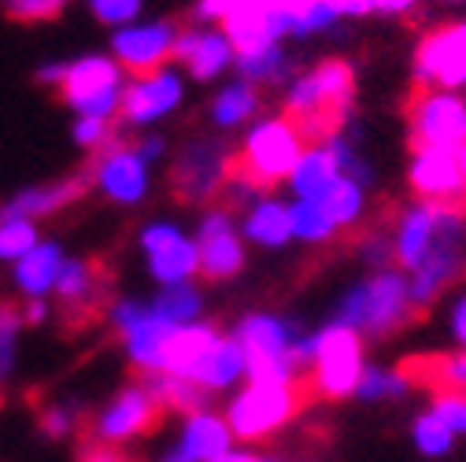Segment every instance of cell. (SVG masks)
I'll use <instances>...</instances> for the list:
<instances>
[{
  "mask_svg": "<svg viewBox=\"0 0 466 462\" xmlns=\"http://www.w3.org/2000/svg\"><path fill=\"white\" fill-rule=\"evenodd\" d=\"M141 8H145V0H89V12L96 23L111 26V30H123L130 23L141 19Z\"/></svg>",
  "mask_w": 466,
  "mask_h": 462,
  "instance_id": "obj_41",
  "label": "cell"
},
{
  "mask_svg": "<svg viewBox=\"0 0 466 462\" xmlns=\"http://www.w3.org/2000/svg\"><path fill=\"white\" fill-rule=\"evenodd\" d=\"M64 248L56 241H37V248H30L19 263H15V285L30 300H45L48 293H56V281L64 274Z\"/></svg>",
  "mask_w": 466,
  "mask_h": 462,
  "instance_id": "obj_27",
  "label": "cell"
},
{
  "mask_svg": "<svg viewBox=\"0 0 466 462\" xmlns=\"http://www.w3.org/2000/svg\"><path fill=\"white\" fill-rule=\"evenodd\" d=\"M448 336L455 340V348H466V288H459V293L448 300Z\"/></svg>",
  "mask_w": 466,
  "mask_h": 462,
  "instance_id": "obj_48",
  "label": "cell"
},
{
  "mask_svg": "<svg viewBox=\"0 0 466 462\" xmlns=\"http://www.w3.org/2000/svg\"><path fill=\"white\" fill-rule=\"evenodd\" d=\"M322 207H326V215L337 222V229L344 234V229H356L363 218H367V186H360L356 178H337L329 189H326V196L319 200Z\"/></svg>",
  "mask_w": 466,
  "mask_h": 462,
  "instance_id": "obj_34",
  "label": "cell"
},
{
  "mask_svg": "<svg viewBox=\"0 0 466 462\" xmlns=\"http://www.w3.org/2000/svg\"><path fill=\"white\" fill-rule=\"evenodd\" d=\"M419 8V0H370V15H407V12H415Z\"/></svg>",
  "mask_w": 466,
  "mask_h": 462,
  "instance_id": "obj_50",
  "label": "cell"
},
{
  "mask_svg": "<svg viewBox=\"0 0 466 462\" xmlns=\"http://www.w3.org/2000/svg\"><path fill=\"white\" fill-rule=\"evenodd\" d=\"M459 163H462V175H466V148H459Z\"/></svg>",
  "mask_w": 466,
  "mask_h": 462,
  "instance_id": "obj_57",
  "label": "cell"
},
{
  "mask_svg": "<svg viewBox=\"0 0 466 462\" xmlns=\"http://www.w3.org/2000/svg\"><path fill=\"white\" fill-rule=\"evenodd\" d=\"M337 237H340V229L319 200H293V241L311 245V248H326Z\"/></svg>",
  "mask_w": 466,
  "mask_h": 462,
  "instance_id": "obj_35",
  "label": "cell"
},
{
  "mask_svg": "<svg viewBox=\"0 0 466 462\" xmlns=\"http://www.w3.org/2000/svg\"><path fill=\"white\" fill-rule=\"evenodd\" d=\"M233 170H238V152L218 137H200L189 141L174 163V189L186 204L208 207L215 196H222Z\"/></svg>",
  "mask_w": 466,
  "mask_h": 462,
  "instance_id": "obj_10",
  "label": "cell"
},
{
  "mask_svg": "<svg viewBox=\"0 0 466 462\" xmlns=\"http://www.w3.org/2000/svg\"><path fill=\"white\" fill-rule=\"evenodd\" d=\"M23 326V315L8 304H0V377H8L15 363V333Z\"/></svg>",
  "mask_w": 466,
  "mask_h": 462,
  "instance_id": "obj_46",
  "label": "cell"
},
{
  "mask_svg": "<svg viewBox=\"0 0 466 462\" xmlns=\"http://www.w3.org/2000/svg\"><path fill=\"white\" fill-rule=\"evenodd\" d=\"M233 447H238V437H233L226 415L211 407L186 415L178 429V444H174V451H182L189 462H211Z\"/></svg>",
  "mask_w": 466,
  "mask_h": 462,
  "instance_id": "obj_23",
  "label": "cell"
},
{
  "mask_svg": "<svg viewBox=\"0 0 466 462\" xmlns=\"http://www.w3.org/2000/svg\"><path fill=\"white\" fill-rule=\"evenodd\" d=\"M134 148H137V156H141L148 166H152V163H159V159L167 156V141H163L159 134H145V137H141Z\"/></svg>",
  "mask_w": 466,
  "mask_h": 462,
  "instance_id": "obj_49",
  "label": "cell"
},
{
  "mask_svg": "<svg viewBox=\"0 0 466 462\" xmlns=\"http://www.w3.org/2000/svg\"><path fill=\"white\" fill-rule=\"evenodd\" d=\"M415 315L419 307L411 300V285L400 266L370 270L356 285H348L333 307V322L356 329L363 340H385L400 333Z\"/></svg>",
  "mask_w": 466,
  "mask_h": 462,
  "instance_id": "obj_2",
  "label": "cell"
},
{
  "mask_svg": "<svg viewBox=\"0 0 466 462\" xmlns=\"http://www.w3.org/2000/svg\"><path fill=\"white\" fill-rule=\"evenodd\" d=\"M148 163L137 156L134 145L115 137L107 148L96 152V163H93V186L111 200V204H123V207H134L148 196V186H152V175H148Z\"/></svg>",
  "mask_w": 466,
  "mask_h": 462,
  "instance_id": "obj_17",
  "label": "cell"
},
{
  "mask_svg": "<svg viewBox=\"0 0 466 462\" xmlns=\"http://www.w3.org/2000/svg\"><path fill=\"white\" fill-rule=\"evenodd\" d=\"M56 296L64 300L67 311H89L100 296V270L86 259H67L60 281H56Z\"/></svg>",
  "mask_w": 466,
  "mask_h": 462,
  "instance_id": "obj_33",
  "label": "cell"
},
{
  "mask_svg": "<svg viewBox=\"0 0 466 462\" xmlns=\"http://www.w3.org/2000/svg\"><path fill=\"white\" fill-rule=\"evenodd\" d=\"M145 388L152 392V399L159 403V411H178L182 418L193 415V411H204L211 407V392H204L197 381L189 377H178V374H148L141 377Z\"/></svg>",
  "mask_w": 466,
  "mask_h": 462,
  "instance_id": "obj_30",
  "label": "cell"
},
{
  "mask_svg": "<svg viewBox=\"0 0 466 462\" xmlns=\"http://www.w3.org/2000/svg\"><path fill=\"white\" fill-rule=\"evenodd\" d=\"M248 462H274V458H267V455H259V451H252V458Z\"/></svg>",
  "mask_w": 466,
  "mask_h": 462,
  "instance_id": "obj_56",
  "label": "cell"
},
{
  "mask_svg": "<svg viewBox=\"0 0 466 462\" xmlns=\"http://www.w3.org/2000/svg\"><path fill=\"white\" fill-rule=\"evenodd\" d=\"M415 374L403 367H385V363H367L360 385H356V399L360 403H396L411 392Z\"/></svg>",
  "mask_w": 466,
  "mask_h": 462,
  "instance_id": "obj_32",
  "label": "cell"
},
{
  "mask_svg": "<svg viewBox=\"0 0 466 462\" xmlns=\"http://www.w3.org/2000/svg\"><path fill=\"white\" fill-rule=\"evenodd\" d=\"M422 377L437 392H466V348L430 359V367H422Z\"/></svg>",
  "mask_w": 466,
  "mask_h": 462,
  "instance_id": "obj_39",
  "label": "cell"
},
{
  "mask_svg": "<svg viewBox=\"0 0 466 462\" xmlns=\"http://www.w3.org/2000/svg\"><path fill=\"white\" fill-rule=\"evenodd\" d=\"M174 64H178L193 82H215L238 64V45L229 41L222 26H189L178 34L174 45Z\"/></svg>",
  "mask_w": 466,
  "mask_h": 462,
  "instance_id": "obj_18",
  "label": "cell"
},
{
  "mask_svg": "<svg viewBox=\"0 0 466 462\" xmlns=\"http://www.w3.org/2000/svg\"><path fill=\"white\" fill-rule=\"evenodd\" d=\"M419 89H455L466 93V19L430 30L415 52Z\"/></svg>",
  "mask_w": 466,
  "mask_h": 462,
  "instance_id": "obj_12",
  "label": "cell"
},
{
  "mask_svg": "<svg viewBox=\"0 0 466 462\" xmlns=\"http://www.w3.org/2000/svg\"><path fill=\"white\" fill-rule=\"evenodd\" d=\"M304 385L300 381H245L226 399V422L241 447L263 444L274 433H281L300 415Z\"/></svg>",
  "mask_w": 466,
  "mask_h": 462,
  "instance_id": "obj_4",
  "label": "cell"
},
{
  "mask_svg": "<svg viewBox=\"0 0 466 462\" xmlns=\"http://www.w3.org/2000/svg\"><path fill=\"white\" fill-rule=\"evenodd\" d=\"M137 245H141L148 274L159 281V288L163 285H186V281H193L200 274L197 237L186 234L178 222H167V218L148 222L137 234Z\"/></svg>",
  "mask_w": 466,
  "mask_h": 462,
  "instance_id": "obj_11",
  "label": "cell"
},
{
  "mask_svg": "<svg viewBox=\"0 0 466 462\" xmlns=\"http://www.w3.org/2000/svg\"><path fill=\"white\" fill-rule=\"evenodd\" d=\"M48 318V307H45V300H30V307L23 311V322H30V326H41Z\"/></svg>",
  "mask_w": 466,
  "mask_h": 462,
  "instance_id": "obj_53",
  "label": "cell"
},
{
  "mask_svg": "<svg viewBox=\"0 0 466 462\" xmlns=\"http://www.w3.org/2000/svg\"><path fill=\"white\" fill-rule=\"evenodd\" d=\"M407 126L415 148H466V93L419 89L407 104Z\"/></svg>",
  "mask_w": 466,
  "mask_h": 462,
  "instance_id": "obj_9",
  "label": "cell"
},
{
  "mask_svg": "<svg viewBox=\"0 0 466 462\" xmlns=\"http://www.w3.org/2000/svg\"><path fill=\"white\" fill-rule=\"evenodd\" d=\"M78 426H82V407L78 403H52V407L41 411V433L52 437V440L71 437Z\"/></svg>",
  "mask_w": 466,
  "mask_h": 462,
  "instance_id": "obj_42",
  "label": "cell"
},
{
  "mask_svg": "<svg viewBox=\"0 0 466 462\" xmlns=\"http://www.w3.org/2000/svg\"><path fill=\"white\" fill-rule=\"evenodd\" d=\"M159 462H189V458H186V455H182V451H167V455H163V458H159Z\"/></svg>",
  "mask_w": 466,
  "mask_h": 462,
  "instance_id": "obj_54",
  "label": "cell"
},
{
  "mask_svg": "<svg viewBox=\"0 0 466 462\" xmlns=\"http://www.w3.org/2000/svg\"><path fill=\"white\" fill-rule=\"evenodd\" d=\"M0 403H5V392H0Z\"/></svg>",
  "mask_w": 466,
  "mask_h": 462,
  "instance_id": "obj_58",
  "label": "cell"
},
{
  "mask_svg": "<svg viewBox=\"0 0 466 462\" xmlns=\"http://www.w3.org/2000/svg\"><path fill=\"white\" fill-rule=\"evenodd\" d=\"M86 462H123V455L115 451V447H107V444H96V447L86 455Z\"/></svg>",
  "mask_w": 466,
  "mask_h": 462,
  "instance_id": "obj_51",
  "label": "cell"
},
{
  "mask_svg": "<svg viewBox=\"0 0 466 462\" xmlns=\"http://www.w3.org/2000/svg\"><path fill=\"white\" fill-rule=\"evenodd\" d=\"M340 178V170L329 156V148L322 141H308L304 156L297 159L293 166V175H289V189H293V200H322L326 189Z\"/></svg>",
  "mask_w": 466,
  "mask_h": 462,
  "instance_id": "obj_28",
  "label": "cell"
},
{
  "mask_svg": "<svg viewBox=\"0 0 466 462\" xmlns=\"http://www.w3.org/2000/svg\"><path fill=\"white\" fill-rule=\"evenodd\" d=\"M356 256L367 270H389L396 266V248H392V229L370 226L356 237Z\"/></svg>",
  "mask_w": 466,
  "mask_h": 462,
  "instance_id": "obj_38",
  "label": "cell"
},
{
  "mask_svg": "<svg viewBox=\"0 0 466 462\" xmlns=\"http://www.w3.org/2000/svg\"><path fill=\"white\" fill-rule=\"evenodd\" d=\"M189 381H197L211 396H229V392H238L248 381V363H245L241 344L233 340V333H218L215 336V344L193 367Z\"/></svg>",
  "mask_w": 466,
  "mask_h": 462,
  "instance_id": "obj_22",
  "label": "cell"
},
{
  "mask_svg": "<svg viewBox=\"0 0 466 462\" xmlns=\"http://www.w3.org/2000/svg\"><path fill=\"white\" fill-rule=\"evenodd\" d=\"M75 141L89 152H100L115 141V123H104V119H82L78 115V123H75Z\"/></svg>",
  "mask_w": 466,
  "mask_h": 462,
  "instance_id": "obj_47",
  "label": "cell"
},
{
  "mask_svg": "<svg viewBox=\"0 0 466 462\" xmlns=\"http://www.w3.org/2000/svg\"><path fill=\"white\" fill-rule=\"evenodd\" d=\"M30 248H37V226L26 218H0V259L19 263Z\"/></svg>",
  "mask_w": 466,
  "mask_h": 462,
  "instance_id": "obj_40",
  "label": "cell"
},
{
  "mask_svg": "<svg viewBox=\"0 0 466 462\" xmlns=\"http://www.w3.org/2000/svg\"><path fill=\"white\" fill-rule=\"evenodd\" d=\"M148 307H152V315L159 322L182 329V326H193V322L204 318V293L193 281H186V285H163L159 293L152 296Z\"/></svg>",
  "mask_w": 466,
  "mask_h": 462,
  "instance_id": "obj_31",
  "label": "cell"
},
{
  "mask_svg": "<svg viewBox=\"0 0 466 462\" xmlns=\"http://www.w3.org/2000/svg\"><path fill=\"white\" fill-rule=\"evenodd\" d=\"M340 23V8L333 0H297L293 5V37L329 34Z\"/></svg>",
  "mask_w": 466,
  "mask_h": 462,
  "instance_id": "obj_37",
  "label": "cell"
},
{
  "mask_svg": "<svg viewBox=\"0 0 466 462\" xmlns=\"http://www.w3.org/2000/svg\"><path fill=\"white\" fill-rule=\"evenodd\" d=\"M182 100H186V75L167 64L152 75H137L127 82L119 119L134 130H148V126L170 119V115L182 107Z\"/></svg>",
  "mask_w": 466,
  "mask_h": 462,
  "instance_id": "obj_16",
  "label": "cell"
},
{
  "mask_svg": "<svg viewBox=\"0 0 466 462\" xmlns=\"http://www.w3.org/2000/svg\"><path fill=\"white\" fill-rule=\"evenodd\" d=\"M448 241H466L462 204L411 200L392 218V248H396V266L403 274H411L430 252H437Z\"/></svg>",
  "mask_w": 466,
  "mask_h": 462,
  "instance_id": "obj_6",
  "label": "cell"
},
{
  "mask_svg": "<svg viewBox=\"0 0 466 462\" xmlns=\"http://www.w3.org/2000/svg\"><path fill=\"white\" fill-rule=\"evenodd\" d=\"M259 89L248 85L245 78H229L226 85H218V93L211 96L208 104V115H211V126L222 130V134H233V130H245L259 119Z\"/></svg>",
  "mask_w": 466,
  "mask_h": 462,
  "instance_id": "obj_26",
  "label": "cell"
},
{
  "mask_svg": "<svg viewBox=\"0 0 466 462\" xmlns=\"http://www.w3.org/2000/svg\"><path fill=\"white\" fill-rule=\"evenodd\" d=\"M111 326L119 329V336L127 344V356L141 370V377L163 370V356H167V344H170L174 326L159 322L148 304L130 300V296L111 304Z\"/></svg>",
  "mask_w": 466,
  "mask_h": 462,
  "instance_id": "obj_15",
  "label": "cell"
},
{
  "mask_svg": "<svg viewBox=\"0 0 466 462\" xmlns=\"http://www.w3.org/2000/svg\"><path fill=\"white\" fill-rule=\"evenodd\" d=\"M64 75H67V64H48V67H41V75H37V78H41L45 85H60V82H64Z\"/></svg>",
  "mask_w": 466,
  "mask_h": 462,
  "instance_id": "obj_52",
  "label": "cell"
},
{
  "mask_svg": "<svg viewBox=\"0 0 466 462\" xmlns=\"http://www.w3.org/2000/svg\"><path fill=\"white\" fill-rule=\"evenodd\" d=\"M297 60L293 52H289L281 41L274 45H256V48H241L238 52V64H233V71H238V78H245L248 85L263 89V85H289L297 75H293Z\"/></svg>",
  "mask_w": 466,
  "mask_h": 462,
  "instance_id": "obj_25",
  "label": "cell"
},
{
  "mask_svg": "<svg viewBox=\"0 0 466 462\" xmlns=\"http://www.w3.org/2000/svg\"><path fill=\"white\" fill-rule=\"evenodd\" d=\"M229 333L245 352L248 381H300L304 385L311 352H315V329H308L300 318L252 311L238 318V326Z\"/></svg>",
  "mask_w": 466,
  "mask_h": 462,
  "instance_id": "obj_1",
  "label": "cell"
},
{
  "mask_svg": "<svg viewBox=\"0 0 466 462\" xmlns=\"http://www.w3.org/2000/svg\"><path fill=\"white\" fill-rule=\"evenodd\" d=\"M267 189L259 186V182H252L248 175H241V170H233V175H229V182H226V189H222V207H229L233 215H241L245 207H252L259 196H263Z\"/></svg>",
  "mask_w": 466,
  "mask_h": 462,
  "instance_id": "obj_43",
  "label": "cell"
},
{
  "mask_svg": "<svg viewBox=\"0 0 466 462\" xmlns=\"http://www.w3.org/2000/svg\"><path fill=\"white\" fill-rule=\"evenodd\" d=\"M367 370V340L340 322H326L315 329V352L308 367V388L326 399L356 396V385Z\"/></svg>",
  "mask_w": 466,
  "mask_h": 462,
  "instance_id": "obj_7",
  "label": "cell"
},
{
  "mask_svg": "<svg viewBox=\"0 0 466 462\" xmlns=\"http://www.w3.org/2000/svg\"><path fill=\"white\" fill-rule=\"evenodd\" d=\"M71 0H0L12 19H23V23H41V19H56Z\"/></svg>",
  "mask_w": 466,
  "mask_h": 462,
  "instance_id": "obj_45",
  "label": "cell"
},
{
  "mask_svg": "<svg viewBox=\"0 0 466 462\" xmlns=\"http://www.w3.org/2000/svg\"><path fill=\"white\" fill-rule=\"evenodd\" d=\"M441 5H444V8H462L466 0H441Z\"/></svg>",
  "mask_w": 466,
  "mask_h": 462,
  "instance_id": "obj_55",
  "label": "cell"
},
{
  "mask_svg": "<svg viewBox=\"0 0 466 462\" xmlns=\"http://www.w3.org/2000/svg\"><path fill=\"white\" fill-rule=\"evenodd\" d=\"M411 189L419 200H437V204H462L466 207V175L459 152L451 148H415L411 159Z\"/></svg>",
  "mask_w": 466,
  "mask_h": 462,
  "instance_id": "obj_20",
  "label": "cell"
},
{
  "mask_svg": "<svg viewBox=\"0 0 466 462\" xmlns=\"http://www.w3.org/2000/svg\"><path fill=\"white\" fill-rule=\"evenodd\" d=\"M222 329L211 326L208 318L193 322V326H182V329H174L170 333V344H167V356H163V370L159 374H178V377H189L193 367L200 363V356L215 344Z\"/></svg>",
  "mask_w": 466,
  "mask_h": 462,
  "instance_id": "obj_29",
  "label": "cell"
},
{
  "mask_svg": "<svg viewBox=\"0 0 466 462\" xmlns=\"http://www.w3.org/2000/svg\"><path fill=\"white\" fill-rule=\"evenodd\" d=\"M159 415H163L159 403L152 399V392L145 388V381H137V385H127V388L96 415L93 433H96L100 444L115 447V444H127V440L148 433Z\"/></svg>",
  "mask_w": 466,
  "mask_h": 462,
  "instance_id": "obj_19",
  "label": "cell"
},
{
  "mask_svg": "<svg viewBox=\"0 0 466 462\" xmlns=\"http://www.w3.org/2000/svg\"><path fill=\"white\" fill-rule=\"evenodd\" d=\"M455 433L426 407L422 415H415V422H411V444L419 447V455H426V458H444V455H451V447H455Z\"/></svg>",
  "mask_w": 466,
  "mask_h": 462,
  "instance_id": "obj_36",
  "label": "cell"
},
{
  "mask_svg": "<svg viewBox=\"0 0 466 462\" xmlns=\"http://www.w3.org/2000/svg\"><path fill=\"white\" fill-rule=\"evenodd\" d=\"M356 67L348 60H326L285 85V115L297 119L308 141H326L352 119Z\"/></svg>",
  "mask_w": 466,
  "mask_h": 462,
  "instance_id": "obj_3",
  "label": "cell"
},
{
  "mask_svg": "<svg viewBox=\"0 0 466 462\" xmlns=\"http://www.w3.org/2000/svg\"><path fill=\"white\" fill-rule=\"evenodd\" d=\"M430 411L455 433V437H466V392H437Z\"/></svg>",
  "mask_w": 466,
  "mask_h": 462,
  "instance_id": "obj_44",
  "label": "cell"
},
{
  "mask_svg": "<svg viewBox=\"0 0 466 462\" xmlns=\"http://www.w3.org/2000/svg\"><path fill=\"white\" fill-rule=\"evenodd\" d=\"M86 193V178L75 175V178H64V182H52V186H34V189H23L19 196H12L5 207H0V218H45V215H56L71 207L78 196Z\"/></svg>",
  "mask_w": 466,
  "mask_h": 462,
  "instance_id": "obj_24",
  "label": "cell"
},
{
  "mask_svg": "<svg viewBox=\"0 0 466 462\" xmlns=\"http://www.w3.org/2000/svg\"><path fill=\"white\" fill-rule=\"evenodd\" d=\"M197 248H200V274L208 281H229L245 270L248 245L241 237L238 215L229 207H204L197 222Z\"/></svg>",
  "mask_w": 466,
  "mask_h": 462,
  "instance_id": "obj_13",
  "label": "cell"
},
{
  "mask_svg": "<svg viewBox=\"0 0 466 462\" xmlns=\"http://www.w3.org/2000/svg\"><path fill=\"white\" fill-rule=\"evenodd\" d=\"M182 26L167 23V19H137L123 30L111 34V60L123 71L137 75H152L159 67H167L174 60V45H178Z\"/></svg>",
  "mask_w": 466,
  "mask_h": 462,
  "instance_id": "obj_14",
  "label": "cell"
},
{
  "mask_svg": "<svg viewBox=\"0 0 466 462\" xmlns=\"http://www.w3.org/2000/svg\"><path fill=\"white\" fill-rule=\"evenodd\" d=\"M64 100L82 115V119H104L115 123L123 115V93H127V71L111 55H82L67 64V75L60 82Z\"/></svg>",
  "mask_w": 466,
  "mask_h": 462,
  "instance_id": "obj_8",
  "label": "cell"
},
{
  "mask_svg": "<svg viewBox=\"0 0 466 462\" xmlns=\"http://www.w3.org/2000/svg\"><path fill=\"white\" fill-rule=\"evenodd\" d=\"M238 226H241L245 245L252 248H263V252L289 248L293 245V204H285L274 193H263L252 207L238 215Z\"/></svg>",
  "mask_w": 466,
  "mask_h": 462,
  "instance_id": "obj_21",
  "label": "cell"
},
{
  "mask_svg": "<svg viewBox=\"0 0 466 462\" xmlns=\"http://www.w3.org/2000/svg\"><path fill=\"white\" fill-rule=\"evenodd\" d=\"M304 148H308V137L297 119H289V115H259L245 130V141L238 148V170L252 182H259L263 189H270L278 182H289Z\"/></svg>",
  "mask_w": 466,
  "mask_h": 462,
  "instance_id": "obj_5",
  "label": "cell"
}]
</instances>
